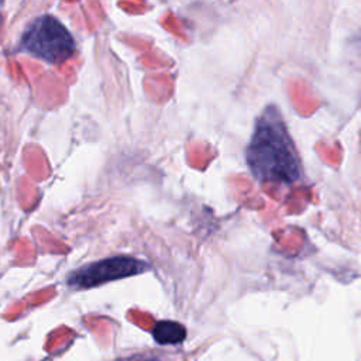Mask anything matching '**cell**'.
I'll list each match as a JSON object with an SVG mask.
<instances>
[{
	"instance_id": "1",
	"label": "cell",
	"mask_w": 361,
	"mask_h": 361,
	"mask_svg": "<svg viewBox=\"0 0 361 361\" xmlns=\"http://www.w3.org/2000/svg\"><path fill=\"white\" fill-rule=\"evenodd\" d=\"M247 165L258 182L292 185L302 179V162L279 109L267 106L255 120L247 145Z\"/></svg>"
},
{
	"instance_id": "2",
	"label": "cell",
	"mask_w": 361,
	"mask_h": 361,
	"mask_svg": "<svg viewBox=\"0 0 361 361\" xmlns=\"http://www.w3.org/2000/svg\"><path fill=\"white\" fill-rule=\"evenodd\" d=\"M21 45L25 51L49 63H61L69 59L76 44L66 27L54 16L42 14L25 28Z\"/></svg>"
},
{
	"instance_id": "3",
	"label": "cell",
	"mask_w": 361,
	"mask_h": 361,
	"mask_svg": "<svg viewBox=\"0 0 361 361\" xmlns=\"http://www.w3.org/2000/svg\"><path fill=\"white\" fill-rule=\"evenodd\" d=\"M147 268L148 264L138 258L116 255L86 264L75 269L66 278V283L73 289H89L110 281L141 274Z\"/></svg>"
},
{
	"instance_id": "4",
	"label": "cell",
	"mask_w": 361,
	"mask_h": 361,
	"mask_svg": "<svg viewBox=\"0 0 361 361\" xmlns=\"http://www.w3.org/2000/svg\"><path fill=\"white\" fill-rule=\"evenodd\" d=\"M152 337L161 345H166V344L175 345V344H180L185 340L186 329L178 322L161 320L155 323L152 329Z\"/></svg>"
}]
</instances>
